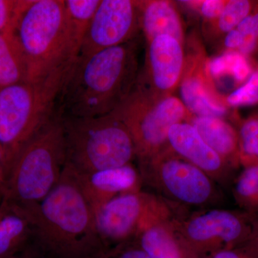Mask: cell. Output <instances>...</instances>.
Returning a JSON list of instances; mask_svg holds the SVG:
<instances>
[{
    "mask_svg": "<svg viewBox=\"0 0 258 258\" xmlns=\"http://www.w3.org/2000/svg\"><path fill=\"white\" fill-rule=\"evenodd\" d=\"M225 46L248 57L258 52V11L247 17L232 31L226 35Z\"/></svg>",
    "mask_w": 258,
    "mask_h": 258,
    "instance_id": "603a6c76",
    "label": "cell"
},
{
    "mask_svg": "<svg viewBox=\"0 0 258 258\" xmlns=\"http://www.w3.org/2000/svg\"><path fill=\"white\" fill-rule=\"evenodd\" d=\"M88 258H150L141 248L135 239L111 246L103 247Z\"/></svg>",
    "mask_w": 258,
    "mask_h": 258,
    "instance_id": "83f0119b",
    "label": "cell"
},
{
    "mask_svg": "<svg viewBox=\"0 0 258 258\" xmlns=\"http://www.w3.org/2000/svg\"><path fill=\"white\" fill-rule=\"evenodd\" d=\"M101 0H64L66 54L75 63L95 12Z\"/></svg>",
    "mask_w": 258,
    "mask_h": 258,
    "instance_id": "d6986e66",
    "label": "cell"
},
{
    "mask_svg": "<svg viewBox=\"0 0 258 258\" xmlns=\"http://www.w3.org/2000/svg\"><path fill=\"white\" fill-rule=\"evenodd\" d=\"M236 249L249 258H258V217L253 220L252 231L248 239Z\"/></svg>",
    "mask_w": 258,
    "mask_h": 258,
    "instance_id": "4dcf8cb0",
    "label": "cell"
},
{
    "mask_svg": "<svg viewBox=\"0 0 258 258\" xmlns=\"http://www.w3.org/2000/svg\"><path fill=\"white\" fill-rule=\"evenodd\" d=\"M140 28L139 1L101 0L77 60L132 41Z\"/></svg>",
    "mask_w": 258,
    "mask_h": 258,
    "instance_id": "30bf717a",
    "label": "cell"
},
{
    "mask_svg": "<svg viewBox=\"0 0 258 258\" xmlns=\"http://www.w3.org/2000/svg\"><path fill=\"white\" fill-rule=\"evenodd\" d=\"M29 81L28 61L15 32L0 33V89Z\"/></svg>",
    "mask_w": 258,
    "mask_h": 258,
    "instance_id": "ffe728a7",
    "label": "cell"
},
{
    "mask_svg": "<svg viewBox=\"0 0 258 258\" xmlns=\"http://www.w3.org/2000/svg\"><path fill=\"white\" fill-rule=\"evenodd\" d=\"M137 50L133 40L76 60L61 91L57 113L92 118L114 111L137 84Z\"/></svg>",
    "mask_w": 258,
    "mask_h": 258,
    "instance_id": "6da1fadb",
    "label": "cell"
},
{
    "mask_svg": "<svg viewBox=\"0 0 258 258\" xmlns=\"http://www.w3.org/2000/svg\"><path fill=\"white\" fill-rule=\"evenodd\" d=\"M205 69L212 79L229 78L237 88L245 83L253 72L248 57L234 50H227L214 57L206 64Z\"/></svg>",
    "mask_w": 258,
    "mask_h": 258,
    "instance_id": "7402d4cb",
    "label": "cell"
},
{
    "mask_svg": "<svg viewBox=\"0 0 258 258\" xmlns=\"http://www.w3.org/2000/svg\"><path fill=\"white\" fill-rule=\"evenodd\" d=\"M254 3L248 0L227 1L220 16L217 19V28L222 33L235 30L242 21L254 13Z\"/></svg>",
    "mask_w": 258,
    "mask_h": 258,
    "instance_id": "484cf974",
    "label": "cell"
},
{
    "mask_svg": "<svg viewBox=\"0 0 258 258\" xmlns=\"http://www.w3.org/2000/svg\"><path fill=\"white\" fill-rule=\"evenodd\" d=\"M134 239L150 258H189L172 228L160 221L159 209L148 215Z\"/></svg>",
    "mask_w": 258,
    "mask_h": 258,
    "instance_id": "9a60e30c",
    "label": "cell"
},
{
    "mask_svg": "<svg viewBox=\"0 0 258 258\" xmlns=\"http://www.w3.org/2000/svg\"><path fill=\"white\" fill-rule=\"evenodd\" d=\"M15 32L29 67V81L66 63L64 0H30Z\"/></svg>",
    "mask_w": 258,
    "mask_h": 258,
    "instance_id": "8992f818",
    "label": "cell"
},
{
    "mask_svg": "<svg viewBox=\"0 0 258 258\" xmlns=\"http://www.w3.org/2000/svg\"><path fill=\"white\" fill-rule=\"evenodd\" d=\"M141 177L161 188L173 200L189 205L208 203L213 186L206 173L185 159L166 151L140 163Z\"/></svg>",
    "mask_w": 258,
    "mask_h": 258,
    "instance_id": "9c48e42d",
    "label": "cell"
},
{
    "mask_svg": "<svg viewBox=\"0 0 258 258\" xmlns=\"http://www.w3.org/2000/svg\"><path fill=\"white\" fill-rule=\"evenodd\" d=\"M74 173L95 213L115 197L139 191L142 179L140 174L132 164L90 174H79L74 171Z\"/></svg>",
    "mask_w": 258,
    "mask_h": 258,
    "instance_id": "4fadbf2b",
    "label": "cell"
},
{
    "mask_svg": "<svg viewBox=\"0 0 258 258\" xmlns=\"http://www.w3.org/2000/svg\"><path fill=\"white\" fill-rule=\"evenodd\" d=\"M147 45L145 75L137 84L160 96L170 95L183 76V45L174 37L161 35Z\"/></svg>",
    "mask_w": 258,
    "mask_h": 258,
    "instance_id": "7c38bea8",
    "label": "cell"
},
{
    "mask_svg": "<svg viewBox=\"0 0 258 258\" xmlns=\"http://www.w3.org/2000/svg\"><path fill=\"white\" fill-rule=\"evenodd\" d=\"M12 258H15V257H12Z\"/></svg>",
    "mask_w": 258,
    "mask_h": 258,
    "instance_id": "836d02e7",
    "label": "cell"
},
{
    "mask_svg": "<svg viewBox=\"0 0 258 258\" xmlns=\"http://www.w3.org/2000/svg\"><path fill=\"white\" fill-rule=\"evenodd\" d=\"M30 0H0V33L15 28L20 15Z\"/></svg>",
    "mask_w": 258,
    "mask_h": 258,
    "instance_id": "f1b7e54d",
    "label": "cell"
},
{
    "mask_svg": "<svg viewBox=\"0 0 258 258\" xmlns=\"http://www.w3.org/2000/svg\"><path fill=\"white\" fill-rule=\"evenodd\" d=\"M73 66L62 64L35 81L0 89V144L6 157L8 175L22 148L55 116Z\"/></svg>",
    "mask_w": 258,
    "mask_h": 258,
    "instance_id": "3957f363",
    "label": "cell"
},
{
    "mask_svg": "<svg viewBox=\"0 0 258 258\" xmlns=\"http://www.w3.org/2000/svg\"><path fill=\"white\" fill-rule=\"evenodd\" d=\"M32 225L28 217L2 200L0 203V258H12L30 238Z\"/></svg>",
    "mask_w": 258,
    "mask_h": 258,
    "instance_id": "44dd1931",
    "label": "cell"
},
{
    "mask_svg": "<svg viewBox=\"0 0 258 258\" xmlns=\"http://www.w3.org/2000/svg\"><path fill=\"white\" fill-rule=\"evenodd\" d=\"M157 205L154 198L140 191L123 194L104 204L95 213L97 232L103 247L135 238Z\"/></svg>",
    "mask_w": 258,
    "mask_h": 258,
    "instance_id": "8fae6325",
    "label": "cell"
},
{
    "mask_svg": "<svg viewBox=\"0 0 258 258\" xmlns=\"http://www.w3.org/2000/svg\"><path fill=\"white\" fill-rule=\"evenodd\" d=\"M20 211L31 223L32 238L57 258H88L103 247L94 210L67 166L43 200Z\"/></svg>",
    "mask_w": 258,
    "mask_h": 258,
    "instance_id": "7a4b0ae2",
    "label": "cell"
},
{
    "mask_svg": "<svg viewBox=\"0 0 258 258\" xmlns=\"http://www.w3.org/2000/svg\"><path fill=\"white\" fill-rule=\"evenodd\" d=\"M227 1L223 0H205V1L186 2L199 10L200 14L208 20H217L222 14Z\"/></svg>",
    "mask_w": 258,
    "mask_h": 258,
    "instance_id": "f546056e",
    "label": "cell"
},
{
    "mask_svg": "<svg viewBox=\"0 0 258 258\" xmlns=\"http://www.w3.org/2000/svg\"><path fill=\"white\" fill-rule=\"evenodd\" d=\"M240 161L247 166L258 164V117L244 121L239 131Z\"/></svg>",
    "mask_w": 258,
    "mask_h": 258,
    "instance_id": "d4e9b609",
    "label": "cell"
},
{
    "mask_svg": "<svg viewBox=\"0 0 258 258\" xmlns=\"http://www.w3.org/2000/svg\"><path fill=\"white\" fill-rule=\"evenodd\" d=\"M8 176V164L4 150L0 144V189L4 184Z\"/></svg>",
    "mask_w": 258,
    "mask_h": 258,
    "instance_id": "d6a6232c",
    "label": "cell"
},
{
    "mask_svg": "<svg viewBox=\"0 0 258 258\" xmlns=\"http://www.w3.org/2000/svg\"><path fill=\"white\" fill-rule=\"evenodd\" d=\"M234 195L250 216H258V164L247 166L235 181Z\"/></svg>",
    "mask_w": 258,
    "mask_h": 258,
    "instance_id": "cb8c5ba5",
    "label": "cell"
},
{
    "mask_svg": "<svg viewBox=\"0 0 258 258\" xmlns=\"http://www.w3.org/2000/svg\"><path fill=\"white\" fill-rule=\"evenodd\" d=\"M201 72L192 70L182 78L180 87L181 101L186 110L197 116L220 118L227 113V108L212 93L207 80V72L205 74Z\"/></svg>",
    "mask_w": 258,
    "mask_h": 258,
    "instance_id": "e0dca14e",
    "label": "cell"
},
{
    "mask_svg": "<svg viewBox=\"0 0 258 258\" xmlns=\"http://www.w3.org/2000/svg\"><path fill=\"white\" fill-rule=\"evenodd\" d=\"M141 28L147 42L161 35H169L184 44V30L174 5L169 1H139Z\"/></svg>",
    "mask_w": 258,
    "mask_h": 258,
    "instance_id": "2e32d148",
    "label": "cell"
},
{
    "mask_svg": "<svg viewBox=\"0 0 258 258\" xmlns=\"http://www.w3.org/2000/svg\"><path fill=\"white\" fill-rule=\"evenodd\" d=\"M66 163L62 120L56 112L15 157L0 189L2 200L19 210L40 203L60 181Z\"/></svg>",
    "mask_w": 258,
    "mask_h": 258,
    "instance_id": "277c9868",
    "label": "cell"
},
{
    "mask_svg": "<svg viewBox=\"0 0 258 258\" xmlns=\"http://www.w3.org/2000/svg\"><path fill=\"white\" fill-rule=\"evenodd\" d=\"M191 124L224 160L234 164L240 161L239 136L232 125L221 118L207 116L195 117Z\"/></svg>",
    "mask_w": 258,
    "mask_h": 258,
    "instance_id": "ac0fdd59",
    "label": "cell"
},
{
    "mask_svg": "<svg viewBox=\"0 0 258 258\" xmlns=\"http://www.w3.org/2000/svg\"><path fill=\"white\" fill-rule=\"evenodd\" d=\"M168 144L176 154L204 172L218 175L224 169L225 160L209 147L191 123H176L168 133Z\"/></svg>",
    "mask_w": 258,
    "mask_h": 258,
    "instance_id": "5bb4252c",
    "label": "cell"
},
{
    "mask_svg": "<svg viewBox=\"0 0 258 258\" xmlns=\"http://www.w3.org/2000/svg\"><path fill=\"white\" fill-rule=\"evenodd\" d=\"M61 120L66 166L76 174L120 167L136 157L130 132L114 111L92 118L61 115Z\"/></svg>",
    "mask_w": 258,
    "mask_h": 258,
    "instance_id": "5b68a950",
    "label": "cell"
},
{
    "mask_svg": "<svg viewBox=\"0 0 258 258\" xmlns=\"http://www.w3.org/2000/svg\"><path fill=\"white\" fill-rule=\"evenodd\" d=\"M232 107L249 106L258 103V67L253 70L249 79L232 91L226 99Z\"/></svg>",
    "mask_w": 258,
    "mask_h": 258,
    "instance_id": "4316f807",
    "label": "cell"
},
{
    "mask_svg": "<svg viewBox=\"0 0 258 258\" xmlns=\"http://www.w3.org/2000/svg\"><path fill=\"white\" fill-rule=\"evenodd\" d=\"M208 258H249L236 249H224L217 251Z\"/></svg>",
    "mask_w": 258,
    "mask_h": 258,
    "instance_id": "1f68e13d",
    "label": "cell"
},
{
    "mask_svg": "<svg viewBox=\"0 0 258 258\" xmlns=\"http://www.w3.org/2000/svg\"><path fill=\"white\" fill-rule=\"evenodd\" d=\"M187 111L177 97L156 94L137 83L128 98L114 111L130 132L136 157L140 163L165 149L169 129L181 123Z\"/></svg>",
    "mask_w": 258,
    "mask_h": 258,
    "instance_id": "52a82bcc",
    "label": "cell"
},
{
    "mask_svg": "<svg viewBox=\"0 0 258 258\" xmlns=\"http://www.w3.org/2000/svg\"><path fill=\"white\" fill-rule=\"evenodd\" d=\"M215 210L190 219L176 235L189 258H208L217 251L237 249L248 239L254 219Z\"/></svg>",
    "mask_w": 258,
    "mask_h": 258,
    "instance_id": "ba28073f",
    "label": "cell"
}]
</instances>
